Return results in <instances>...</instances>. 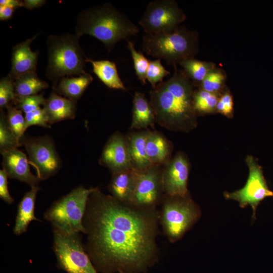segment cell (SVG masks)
<instances>
[{"mask_svg":"<svg viewBox=\"0 0 273 273\" xmlns=\"http://www.w3.org/2000/svg\"><path fill=\"white\" fill-rule=\"evenodd\" d=\"M158 218L155 208L121 202L98 189L93 192L83 225L98 267L105 273L145 271L156 258Z\"/></svg>","mask_w":273,"mask_h":273,"instance_id":"1","label":"cell"},{"mask_svg":"<svg viewBox=\"0 0 273 273\" xmlns=\"http://www.w3.org/2000/svg\"><path fill=\"white\" fill-rule=\"evenodd\" d=\"M173 75L150 92L156 122L170 130L188 131L196 122L194 85L183 70L174 66Z\"/></svg>","mask_w":273,"mask_h":273,"instance_id":"2","label":"cell"},{"mask_svg":"<svg viewBox=\"0 0 273 273\" xmlns=\"http://www.w3.org/2000/svg\"><path fill=\"white\" fill-rule=\"evenodd\" d=\"M139 29L128 17L109 3L82 11L77 19L75 34H87L102 42L108 52L121 40L136 35Z\"/></svg>","mask_w":273,"mask_h":273,"instance_id":"3","label":"cell"},{"mask_svg":"<svg viewBox=\"0 0 273 273\" xmlns=\"http://www.w3.org/2000/svg\"><path fill=\"white\" fill-rule=\"evenodd\" d=\"M142 49L148 55L176 66L184 60L194 58L198 54L199 35L197 31L185 26L169 33H145Z\"/></svg>","mask_w":273,"mask_h":273,"instance_id":"4","label":"cell"},{"mask_svg":"<svg viewBox=\"0 0 273 273\" xmlns=\"http://www.w3.org/2000/svg\"><path fill=\"white\" fill-rule=\"evenodd\" d=\"M76 34L50 35L47 44L48 63L46 76L53 82V86L64 77L78 76L84 71L86 59Z\"/></svg>","mask_w":273,"mask_h":273,"instance_id":"5","label":"cell"},{"mask_svg":"<svg viewBox=\"0 0 273 273\" xmlns=\"http://www.w3.org/2000/svg\"><path fill=\"white\" fill-rule=\"evenodd\" d=\"M97 188L82 186L73 190L56 202L45 213V218L57 230L67 235L85 232L83 225L88 200Z\"/></svg>","mask_w":273,"mask_h":273,"instance_id":"6","label":"cell"},{"mask_svg":"<svg viewBox=\"0 0 273 273\" xmlns=\"http://www.w3.org/2000/svg\"><path fill=\"white\" fill-rule=\"evenodd\" d=\"M201 215L198 206L189 196H168L165 198L159 216L163 231L175 242L197 221Z\"/></svg>","mask_w":273,"mask_h":273,"instance_id":"7","label":"cell"},{"mask_svg":"<svg viewBox=\"0 0 273 273\" xmlns=\"http://www.w3.org/2000/svg\"><path fill=\"white\" fill-rule=\"evenodd\" d=\"M187 18L173 0L150 2L139 23L145 33H166L173 31Z\"/></svg>","mask_w":273,"mask_h":273,"instance_id":"8","label":"cell"},{"mask_svg":"<svg viewBox=\"0 0 273 273\" xmlns=\"http://www.w3.org/2000/svg\"><path fill=\"white\" fill-rule=\"evenodd\" d=\"M54 247L60 266L67 273H97L76 234L55 230Z\"/></svg>","mask_w":273,"mask_h":273,"instance_id":"9","label":"cell"},{"mask_svg":"<svg viewBox=\"0 0 273 273\" xmlns=\"http://www.w3.org/2000/svg\"><path fill=\"white\" fill-rule=\"evenodd\" d=\"M246 162L249 168V176L246 184L242 189L234 192H225L224 196L227 199L238 201L242 208L250 205L253 210V218H255L258 205L265 198L272 197L273 192L269 189L262 168L254 159L249 156Z\"/></svg>","mask_w":273,"mask_h":273,"instance_id":"10","label":"cell"},{"mask_svg":"<svg viewBox=\"0 0 273 273\" xmlns=\"http://www.w3.org/2000/svg\"><path fill=\"white\" fill-rule=\"evenodd\" d=\"M29 163L35 167L37 176L45 179L60 169L61 163L55 145L47 136L22 139Z\"/></svg>","mask_w":273,"mask_h":273,"instance_id":"11","label":"cell"},{"mask_svg":"<svg viewBox=\"0 0 273 273\" xmlns=\"http://www.w3.org/2000/svg\"><path fill=\"white\" fill-rule=\"evenodd\" d=\"M161 166L153 165L138 171L131 205L141 208H153L164 193Z\"/></svg>","mask_w":273,"mask_h":273,"instance_id":"12","label":"cell"},{"mask_svg":"<svg viewBox=\"0 0 273 273\" xmlns=\"http://www.w3.org/2000/svg\"><path fill=\"white\" fill-rule=\"evenodd\" d=\"M189 162L184 155L178 153L162 168L164 193L168 196H184L188 194Z\"/></svg>","mask_w":273,"mask_h":273,"instance_id":"13","label":"cell"},{"mask_svg":"<svg viewBox=\"0 0 273 273\" xmlns=\"http://www.w3.org/2000/svg\"><path fill=\"white\" fill-rule=\"evenodd\" d=\"M99 162L112 173L133 168L126 136L119 132L112 134L103 148Z\"/></svg>","mask_w":273,"mask_h":273,"instance_id":"14","label":"cell"},{"mask_svg":"<svg viewBox=\"0 0 273 273\" xmlns=\"http://www.w3.org/2000/svg\"><path fill=\"white\" fill-rule=\"evenodd\" d=\"M3 167L8 177L24 182L31 187H37L39 179L30 171L27 156L18 148L2 153Z\"/></svg>","mask_w":273,"mask_h":273,"instance_id":"15","label":"cell"},{"mask_svg":"<svg viewBox=\"0 0 273 273\" xmlns=\"http://www.w3.org/2000/svg\"><path fill=\"white\" fill-rule=\"evenodd\" d=\"M37 35L22 41L14 47L12 55V66L9 76L15 80L25 73L35 72L38 51L33 52L30 44Z\"/></svg>","mask_w":273,"mask_h":273,"instance_id":"16","label":"cell"},{"mask_svg":"<svg viewBox=\"0 0 273 273\" xmlns=\"http://www.w3.org/2000/svg\"><path fill=\"white\" fill-rule=\"evenodd\" d=\"M138 171L133 168L112 173L108 190L113 198L124 203L130 204Z\"/></svg>","mask_w":273,"mask_h":273,"instance_id":"17","label":"cell"},{"mask_svg":"<svg viewBox=\"0 0 273 273\" xmlns=\"http://www.w3.org/2000/svg\"><path fill=\"white\" fill-rule=\"evenodd\" d=\"M76 101L63 97L53 91L43 105L49 118V124L75 116Z\"/></svg>","mask_w":273,"mask_h":273,"instance_id":"18","label":"cell"},{"mask_svg":"<svg viewBox=\"0 0 273 273\" xmlns=\"http://www.w3.org/2000/svg\"><path fill=\"white\" fill-rule=\"evenodd\" d=\"M149 130H142L129 133L126 136L131 165L138 171H144L153 165L146 151V142Z\"/></svg>","mask_w":273,"mask_h":273,"instance_id":"19","label":"cell"},{"mask_svg":"<svg viewBox=\"0 0 273 273\" xmlns=\"http://www.w3.org/2000/svg\"><path fill=\"white\" fill-rule=\"evenodd\" d=\"M156 122L153 108L145 95L135 92L133 99L132 120L130 129H146L154 127Z\"/></svg>","mask_w":273,"mask_h":273,"instance_id":"20","label":"cell"},{"mask_svg":"<svg viewBox=\"0 0 273 273\" xmlns=\"http://www.w3.org/2000/svg\"><path fill=\"white\" fill-rule=\"evenodd\" d=\"M89 73L74 77H64L53 86L54 91L68 99L77 101L93 81Z\"/></svg>","mask_w":273,"mask_h":273,"instance_id":"21","label":"cell"},{"mask_svg":"<svg viewBox=\"0 0 273 273\" xmlns=\"http://www.w3.org/2000/svg\"><path fill=\"white\" fill-rule=\"evenodd\" d=\"M171 145L166 138L158 131H149L147 142L148 157L152 165H165L170 159Z\"/></svg>","mask_w":273,"mask_h":273,"instance_id":"22","label":"cell"},{"mask_svg":"<svg viewBox=\"0 0 273 273\" xmlns=\"http://www.w3.org/2000/svg\"><path fill=\"white\" fill-rule=\"evenodd\" d=\"M37 187H31L18 205L14 232L16 235H20L25 232L29 223L33 220H38L34 215L35 203Z\"/></svg>","mask_w":273,"mask_h":273,"instance_id":"23","label":"cell"},{"mask_svg":"<svg viewBox=\"0 0 273 273\" xmlns=\"http://www.w3.org/2000/svg\"><path fill=\"white\" fill-rule=\"evenodd\" d=\"M86 62L92 64L94 73L109 88L127 89L119 76L115 63L107 60L95 61L87 58Z\"/></svg>","mask_w":273,"mask_h":273,"instance_id":"24","label":"cell"},{"mask_svg":"<svg viewBox=\"0 0 273 273\" xmlns=\"http://www.w3.org/2000/svg\"><path fill=\"white\" fill-rule=\"evenodd\" d=\"M15 98H22L38 94L49 87L47 82L41 79L36 72L23 74L14 80Z\"/></svg>","mask_w":273,"mask_h":273,"instance_id":"25","label":"cell"},{"mask_svg":"<svg viewBox=\"0 0 273 273\" xmlns=\"http://www.w3.org/2000/svg\"><path fill=\"white\" fill-rule=\"evenodd\" d=\"M195 86H200L207 74L216 67L211 62L196 60L195 58L184 60L179 64Z\"/></svg>","mask_w":273,"mask_h":273,"instance_id":"26","label":"cell"},{"mask_svg":"<svg viewBox=\"0 0 273 273\" xmlns=\"http://www.w3.org/2000/svg\"><path fill=\"white\" fill-rule=\"evenodd\" d=\"M220 94L210 93L199 88L194 90L193 103L196 114H207L216 111Z\"/></svg>","mask_w":273,"mask_h":273,"instance_id":"27","label":"cell"},{"mask_svg":"<svg viewBox=\"0 0 273 273\" xmlns=\"http://www.w3.org/2000/svg\"><path fill=\"white\" fill-rule=\"evenodd\" d=\"M22 143L9 127L6 115L1 111L0 117V151L1 154L17 149Z\"/></svg>","mask_w":273,"mask_h":273,"instance_id":"28","label":"cell"},{"mask_svg":"<svg viewBox=\"0 0 273 273\" xmlns=\"http://www.w3.org/2000/svg\"><path fill=\"white\" fill-rule=\"evenodd\" d=\"M226 79V73L222 69L216 67L207 74L199 87L210 93L220 94Z\"/></svg>","mask_w":273,"mask_h":273,"instance_id":"29","label":"cell"},{"mask_svg":"<svg viewBox=\"0 0 273 273\" xmlns=\"http://www.w3.org/2000/svg\"><path fill=\"white\" fill-rule=\"evenodd\" d=\"M7 121L8 124L17 139L21 141L25 131V120L22 112L13 106L12 104L7 107Z\"/></svg>","mask_w":273,"mask_h":273,"instance_id":"30","label":"cell"},{"mask_svg":"<svg viewBox=\"0 0 273 273\" xmlns=\"http://www.w3.org/2000/svg\"><path fill=\"white\" fill-rule=\"evenodd\" d=\"M127 48L130 52L133 61L136 75L143 84L146 83V75L150 60H148L141 52L135 49L133 43L129 40H126Z\"/></svg>","mask_w":273,"mask_h":273,"instance_id":"31","label":"cell"},{"mask_svg":"<svg viewBox=\"0 0 273 273\" xmlns=\"http://www.w3.org/2000/svg\"><path fill=\"white\" fill-rule=\"evenodd\" d=\"M46 99L43 93L28 96L22 98H15L12 103L15 107L25 114L35 111L44 105Z\"/></svg>","mask_w":273,"mask_h":273,"instance_id":"32","label":"cell"},{"mask_svg":"<svg viewBox=\"0 0 273 273\" xmlns=\"http://www.w3.org/2000/svg\"><path fill=\"white\" fill-rule=\"evenodd\" d=\"M170 74V72L165 68L160 59L150 60L146 77L153 88L162 82L164 77Z\"/></svg>","mask_w":273,"mask_h":273,"instance_id":"33","label":"cell"},{"mask_svg":"<svg viewBox=\"0 0 273 273\" xmlns=\"http://www.w3.org/2000/svg\"><path fill=\"white\" fill-rule=\"evenodd\" d=\"M15 98L14 80L9 75L0 81V108L6 107L13 102Z\"/></svg>","mask_w":273,"mask_h":273,"instance_id":"34","label":"cell"},{"mask_svg":"<svg viewBox=\"0 0 273 273\" xmlns=\"http://www.w3.org/2000/svg\"><path fill=\"white\" fill-rule=\"evenodd\" d=\"M25 130L29 126L37 125L45 128H49V118L44 110L39 108L35 111L25 114Z\"/></svg>","mask_w":273,"mask_h":273,"instance_id":"35","label":"cell"},{"mask_svg":"<svg viewBox=\"0 0 273 273\" xmlns=\"http://www.w3.org/2000/svg\"><path fill=\"white\" fill-rule=\"evenodd\" d=\"M216 111L221 114L231 117L234 112V102L232 95L229 90H225L219 96Z\"/></svg>","mask_w":273,"mask_h":273,"instance_id":"36","label":"cell"},{"mask_svg":"<svg viewBox=\"0 0 273 273\" xmlns=\"http://www.w3.org/2000/svg\"><path fill=\"white\" fill-rule=\"evenodd\" d=\"M8 176L6 171L2 169L0 170V197L8 204L12 203L14 200L10 195L8 187Z\"/></svg>","mask_w":273,"mask_h":273,"instance_id":"37","label":"cell"},{"mask_svg":"<svg viewBox=\"0 0 273 273\" xmlns=\"http://www.w3.org/2000/svg\"><path fill=\"white\" fill-rule=\"evenodd\" d=\"M16 8L6 6H0V20H5L10 19Z\"/></svg>","mask_w":273,"mask_h":273,"instance_id":"38","label":"cell"},{"mask_svg":"<svg viewBox=\"0 0 273 273\" xmlns=\"http://www.w3.org/2000/svg\"><path fill=\"white\" fill-rule=\"evenodd\" d=\"M46 3L43 0H25L22 1V6L28 9H33L42 6Z\"/></svg>","mask_w":273,"mask_h":273,"instance_id":"39","label":"cell"},{"mask_svg":"<svg viewBox=\"0 0 273 273\" xmlns=\"http://www.w3.org/2000/svg\"><path fill=\"white\" fill-rule=\"evenodd\" d=\"M0 6H6L14 7L16 9L22 6V1L18 0H1Z\"/></svg>","mask_w":273,"mask_h":273,"instance_id":"40","label":"cell"},{"mask_svg":"<svg viewBox=\"0 0 273 273\" xmlns=\"http://www.w3.org/2000/svg\"><path fill=\"white\" fill-rule=\"evenodd\" d=\"M272 197H273V195H272Z\"/></svg>","mask_w":273,"mask_h":273,"instance_id":"41","label":"cell"}]
</instances>
